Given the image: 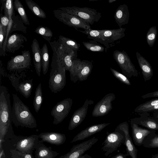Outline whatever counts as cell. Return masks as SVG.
<instances>
[{
    "mask_svg": "<svg viewBox=\"0 0 158 158\" xmlns=\"http://www.w3.org/2000/svg\"><path fill=\"white\" fill-rule=\"evenodd\" d=\"M12 108L10 94L7 88L0 86V143L4 141V138L11 128Z\"/></svg>",
    "mask_w": 158,
    "mask_h": 158,
    "instance_id": "1",
    "label": "cell"
},
{
    "mask_svg": "<svg viewBox=\"0 0 158 158\" xmlns=\"http://www.w3.org/2000/svg\"><path fill=\"white\" fill-rule=\"evenodd\" d=\"M13 103L12 108V122L15 125L30 128L36 127V120L28 107L19 97L12 94Z\"/></svg>",
    "mask_w": 158,
    "mask_h": 158,
    "instance_id": "2",
    "label": "cell"
},
{
    "mask_svg": "<svg viewBox=\"0 0 158 158\" xmlns=\"http://www.w3.org/2000/svg\"><path fill=\"white\" fill-rule=\"evenodd\" d=\"M53 51L49 80V87L52 92L56 93L60 91L66 84V69L62 64L56 50Z\"/></svg>",
    "mask_w": 158,
    "mask_h": 158,
    "instance_id": "3",
    "label": "cell"
},
{
    "mask_svg": "<svg viewBox=\"0 0 158 158\" xmlns=\"http://www.w3.org/2000/svg\"><path fill=\"white\" fill-rule=\"evenodd\" d=\"M93 64L92 62L76 58L73 61L69 71L70 80L73 83L86 80L92 72Z\"/></svg>",
    "mask_w": 158,
    "mask_h": 158,
    "instance_id": "4",
    "label": "cell"
},
{
    "mask_svg": "<svg viewBox=\"0 0 158 158\" xmlns=\"http://www.w3.org/2000/svg\"><path fill=\"white\" fill-rule=\"evenodd\" d=\"M59 9L69 14L76 16L85 21L89 25L98 22L102 16L97 10L88 7L75 6L60 7Z\"/></svg>",
    "mask_w": 158,
    "mask_h": 158,
    "instance_id": "5",
    "label": "cell"
},
{
    "mask_svg": "<svg viewBox=\"0 0 158 158\" xmlns=\"http://www.w3.org/2000/svg\"><path fill=\"white\" fill-rule=\"evenodd\" d=\"M13 73L7 77L16 90L26 98L30 96L33 86V79L22 73Z\"/></svg>",
    "mask_w": 158,
    "mask_h": 158,
    "instance_id": "6",
    "label": "cell"
},
{
    "mask_svg": "<svg viewBox=\"0 0 158 158\" xmlns=\"http://www.w3.org/2000/svg\"><path fill=\"white\" fill-rule=\"evenodd\" d=\"M113 56L114 60L121 68L123 74L129 78L138 76V70L135 69L125 51L116 50L114 52Z\"/></svg>",
    "mask_w": 158,
    "mask_h": 158,
    "instance_id": "7",
    "label": "cell"
},
{
    "mask_svg": "<svg viewBox=\"0 0 158 158\" xmlns=\"http://www.w3.org/2000/svg\"><path fill=\"white\" fill-rule=\"evenodd\" d=\"M49 43L51 48L56 50L66 70L69 71L72 67L73 60L77 56V51L66 48L60 44L58 42L54 41Z\"/></svg>",
    "mask_w": 158,
    "mask_h": 158,
    "instance_id": "8",
    "label": "cell"
},
{
    "mask_svg": "<svg viewBox=\"0 0 158 158\" xmlns=\"http://www.w3.org/2000/svg\"><path fill=\"white\" fill-rule=\"evenodd\" d=\"M31 60L29 51H23L21 55L11 57L7 63L6 69L10 71L20 72L30 68Z\"/></svg>",
    "mask_w": 158,
    "mask_h": 158,
    "instance_id": "9",
    "label": "cell"
},
{
    "mask_svg": "<svg viewBox=\"0 0 158 158\" xmlns=\"http://www.w3.org/2000/svg\"><path fill=\"white\" fill-rule=\"evenodd\" d=\"M53 13L56 18L59 21L70 27H74L76 30L78 28H82L84 30L91 29L90 25L83 20L61 10H54Z\"/></svg>",
    "mask_w": 158,
    "mask_h": 158,
    "instance_id": "10",
    "label": "cell"
},
{
    "mask_svg": "<svg viewBox=\"0 0 158 158\" xmlns=\"http://www.w3.org/2000/svg\"><path fill=\"white\" fill-rule=\"evenodd\" d=\"M73 103V100L70 98H67L59 102L54 106L51 113L54 118V124L61 123L66 117L71 110Z\"/></svg>",
    "mask_w": 158,
    "mask_h": 158,
    "instance_id": "11",
    "label": "cell"
},
{
    "mask_svg": "<svg viewBox=\"0 0 158 158\" xmlns=\"http://www.w3.org/2000/svg\"><path fill=\"white\" fill-rule=\"evenodd\" d=\"M125 137L124 135L116 131L108 134L103 143L102 148L103 151H106L105 155L107 156L117 150L125 141Z\"/></svg>",
    "mask_w": 158,
    "mask_h": 158,
    "instance_id": "12",
    "label": "cell"
},
{
    "mask_svg": "<svg viewBox=\"0 0 158 158\" xmlns=\"http://www.w3.org/2000/svg\"><path fill=\"white\" fill-rule=\"evenodd\" d=\"M116 98L113 93L106 94L94 107L92 116L98 117L104 116L109 113L113 108L112 102Z\"/></svg>",
    "mask_w": 158,
    "mask_h": 158,
    "instance_id": "13",
    "label": "cell"
},
{
    "mask_svg": "<svg viewBox=\"0 0 158 158\" xmlns=\"http://www.w3.org/2000/svg\"><path fill=\"white\" fill-rule=\"evenodd\" d=\"M93 103V101L86 99L82 106L74 112L69 122V130L74 129L81 124L86 117L89 106Z\"/></svg>",
    "mask_w": 158,
    "mask_h": 158,
    "instance_id": "14",
    "label": "cell"
},
{
    "mask_svg": "<svg viewBox=\"0 0 158 158\" xmlns=\"http://www.w3.org/2000/svg\"><path fill=\"white\" fill-rule=\"evenodd\" d=\"M120 130L124 134L125 144L126 147L127 155L131 158H137L138 150L132 142L129 132V125L126 122L121 123L117 127L115 130Z\"/></svg>",
    "mask_w": 158,
    "mask_h": 158,
    "instance_id": "15",
    "label": "cell"
},
{
    "mask_svg": "<svg viewBox=\"0 0 158 158\" xmlns=\"http://www.w3.org/2000/svg\"><path fill=\"white\" fill-rule=\"evenodd\" d=\"M98 140L97 138H92L73 147L70 151L62 158H79L89 149Z\"/></svg>",
    "mask_w": 158,
    "mask_h": 158,
    "instance_id": "16",
    "label": "cell"
},
{
    "mask_svg": "<svg viewBox=\"0 0 158 158\" xmlns=\"http://www.w3.org/2000/svg\"><path fill=\"white\" fill-rule=\"evenodd\" d=\"M130 124L133 141L134 144L137 146H142L145 138L150 134L156 132V131L150 130L139 126L132 119L130 120Z\"/></svg>",
    "mask_w": 158,
    "mask_h": 158,
    "instance_id": "17",
    "label": "cell"
},
{
    "mask_svg": "<svg viewBox=\"0 0 158 158\" xmlns=\"http://www.w3.org/2000/svg\"><path fill=\"white\" fill-rule=\"evenodd\" d=\"M140 116L132 118L138 125L154 131H158V121L148 113H138Z\"/></svg>",
    "mask_w": 158,
    "mask_h": 158,
    "instance_id": "18",
    "label": "cell"
},
{
    "mask_svg": "<svg viewBox=\"0 0 158 158\" xmlns=\"http://www.w3.org/2000/svg\"><path fill=\"white\" fill-rule=\"evenodd\" d=\"M27 41V38L21 34L15 33L7 39L5 51L9 52L14 53L21 48H23V44Z\"/></svg>",
    "mask_w": 158,
    "mask_h": 158,
    "instance_id": "19",
    "label": "cell"
},
{
    "mask_svg": "<svg viewBox=\"0 0 158 158\" xmlns=\"http://www.w3.org/2000/svg\"><path fill=\"white\" fill-rule=\"evenodd\" d=\"M126 29L122 27L115 29L100 30L101 33L106 41L112 46L114 42L121 39L125 36Z\"/></svg>",
    "mask_w": 158,
    "mask_h": 158,
    "instance_id": "20",
    "label": "cell"
},
{
    "mask_svg": "<svg viewBox=\"0 0 158 158\" xmlns=\"http://www.w3.org/2000/svg\"><path fill=\"white\" fill-rule=\"evenodd\" d=\"M110 124V123H103L89 126L77 135L71 142L73 143L83 140L94 134L101 131Z\"/></svg>",
    "mask_w": 158,
    "mask_h": 158,
    "instance_id": "21",
    "label": "cell"
},
{
    "mask_svg": "<svg viewBox=\"0 0 158 158\" xmlns=\"http://www.w3.org/2000/svg\"><path fill=\"white\" fill-rule=\"evenodd\" d=\"M139 65L141 70L144 81L150 80L153 75V70L149 62L139 52L136 53Z\"/></svg>",
    "mask_w": 158,
    "mask_h": 158,
    "instance_id": "22",
    "label": "cell"
},
{
    "mask_svg": "<svg viewBox=\"0 0 158 158\" xmlns=\"http://www.w3.org/2000/svg\"><path fill=\"white\" fill-rule=\"evenodd\" d=\"M129 12L126 4L120 5L115 12L114 17L116 22L120 27L128 23Z\"/></svg>",
    "mask_w": 158,
    "mask_h": 158,
    "instance_id": "23",
    "label": "cell"
},
{
    "mask_svg": "<svg viewBox=\"0 0 158 158\" xmlns=\"http://www.w3.org/2000/svg\"><path fill=\"white\" fill-rule=\"evenodd\" d=\"M31 50L33 56L34 66L36 73L38 76H40L42 69L41 59V49L40 48L39 43L35 38L32 41L31 45Z\"/></svg>",
    "mask_w": 158,
    "mask_h": 158,
    "instance_id": "24",
    "label": "cell"
},
{
    "mask_svg": "<svg viewBox=\"0 0 158 158\" xmlns=\"http://www.w3.org/2000/svg\"><path fill=\"white\" fill-rule=\"evenodd\" d=\"M39 137L43 142L57 145L63 144L66 139L64 135L54 132L42 133L39 135Z\"/></svg>",
    "mask_w": 158,
    "mask_h": 158,
    "instance_id": "25",
    "label": "cell"
},
{
    "mask_svg": "<svg viewBox=\"0 0 158 158\" xmlns=\"http://www.w3.org/2000/svg\"><path fill=\"white\" fill-rule=\"evenodd\" d=\"M36 135H31L19 141L16 145V149L22 152L28 154L35 145L36 141Z\"/></svg>",
    "mask_w": 158,
    "mask_h": 158,
    "instance_id": "26",
    "label": "cell"
},
{
    "mask_svg": "<svg viewBox=\"0 0 158 158\" xmlns=\"http://www.w3.org/2000/svg\"><path fill=\"white\" fill-rule=\"evenodd\" d=\"M87 35V38L104 45L105 46V51L106 52L108 49L112 47L107 43L102 35L100 30H93L90 29L83 31L76 30Z\"/></svg>",
    "mask_w": 158,
    "mask_h": 158,
    "instance_id": "27",
    "label": "cell"
},
{
    "mask_svg": "<svg viewBox=\"0 0 158 158\" xmlns=\"http://www.w3.org/2000/svg\"><path fill=\"white\" fill-rule=\"evenodd\" d=\"M158 111V98L153 99L138 106L134 110L138 113L155 112Z\"/></svg>",
    "mask_w": 158,
    "mask_h": 158,
    "instance_id": "28",
    "label": "cell"
},
{
    "mask_svg": "<svg viewBox=\"0 0 158 158\" xmlns=\"http://www.w3.org/2000/svg\"><path fill=\"white\" fill-rule=\"evenodd\" d=\"M12 23L10 28V33L15 31H21L24 33H26L27 28L18 15H15L14 11L11 16Z\"/></svg>",
    "mask_w": 158,
    "mask_h": 158,
    "instance_id": "29",
    "label": "cell"
},
{
    "mask_svg": "<svg viewBox=\"0 0 158 158\" xmlns=\"http://www.w3.org/2000/svg\"><path fill=\"white\" fill-rule=\"evenodd\" d=\"M42 68L44 75L48 72L49 63L48 49L46 44L45 43L41 49Z\"/></svg>",
    "mask_w": 158,
    "mask_h": 158,
    "instance_id": "30",
    "label": "cell"
},
{
    "mask_svg": "<svg viewBox=\"0 0 158 158\" xmlns=\"http://www.w3.org/2000/svg\"><path fill=\"white\" fill-rule=\"evenodd\" d=\"M58 42L60 44L66 48L77 51L80 47V44L76 40L62 35L59 37Z\"/></svg>",
    "mask_w": 158,
    "mask_h": 158,
    "instance_id": "31",
    "label": "cell"
},
{
    "mask_svg": "<svg viewBox=\"0 0 158 158\" xmlns=\"http://www.w3.org/2000/svg\"><path fill=\"white\" fill-rule=\"evenodd\" d=\"M25 2L29 9L34 15L43 19L46 18L45 12L35 2L32 0H25Z\"/></svg>",
    "mask_w": 158,
    "mask_h": 158,
    "instance_id": "32",
    "label": "cell"
},
{
    "mask_svg": "<svg viewBox=\"0 0 158 158\" xmlns=\"http://www.w3.org/2000/svg\"><path fill=\"white\" fill-rule=\"evenodd\" d=\"M43 100V93L41 84L40 83L35 89L33 105L35 111L36 113L40 110Z\"/></svg>",
    "mask_w": 158,
    "mask_h": 158,
    "instance_id": "33",
    "label": "cell"
},
{
    "mask_svg": "<svg viewBox=\"0 0 158 158\" xmlns=\"http://www.w3.org/2000/svg\"><path fill=\"white\" fill-rule=\"evenodd\" d=\"M148 148H158V134L156 132L148 135L144 139L142 145Z\"/></svg>",
    "mask_w": 158,
    "mask_h": 158,
    "instance_id": "34",
    "label": "cell"
},
{
    "mask_svg": "<svg viewBox=\"0 0 158 158\" xmlns=\"http://www.w3.org/2000/svg\"><path fill=\"white\" fill-rule=\"evenodd\" d=\"M13 3L14 7L19 14L20 17L23 23L25 25H29L30 23L28 16L21 2L19 0H15L14 1Z\"/></svg>",
    "mask_w": 158,
    "mask_h": 158,
    "instance_id": "35",
    "label": "cell"
},
{
    "mask_svg": "<svg viewBox=\"0 0 158 158\" xmlns=\"http://www.w3.org/2000/svg\"><path fill=\"white\" fill-rule=\"evenodd\" d=\"M85 47L88 50L98 52H102L105 50V48L94 40L82 42Z\"/></svg>",
    "mask_w": 158,
    "mask_h": 158,
    "instance_id": "36",
    "label": "cell"
},
{
    "mask_svg": "<svg viewBox=\"0 0 158 158\" xmlns=\"http://www.w3.org/2000/svg\"><path fill=\"white\" fill-rule=\"evenodd\" d=\"M34 32L41 36L45 40L50 43L53 36V33L50 29L42 26L38 27Z\"/></svg>",
    "mask_w": 158,
    "mask_h": 158,
    "instance_id": "37",
    "label": "cell"
},
{
    "mask_svg": "<svg viewBox=\"0 0 158 158\" xmlns=\"http://www.w3.org/2000/svg\"><path fill=\"white\" fill-rule=\"evenodd\" d=\"M50 150L48 148L43 146L39 148L37 152V158H54L56 156V152Z\"/></svg>",
    "mask_w": 158,
    "mask_h": 158,
    "instance_id": "38",
    "label": "cell"
},
{
    "mask_svg": "<svg viewBox=\"0 0 158 158\" xmlns=\"http://www.w3.org/2000/svg\"><path fill=\"white\" fill-rule=\"evenodd\" d=\"M157 30L156 26H153L148 31L146 36L148 45L151 47L153 46L156 41Z\"/></svg>",
    "mask_w": 158,
    "mask_h": 158,
    "instance_id": "39",
    "label": "cell"
},
{
    "mask_svg": "<svg viewBox=\"0 0 158 158\" xmlns=\"http://www.w3.org/2000/svg\"><path fill=\"white\" fill-rule=\"evenodd\" d=\"M110 69L114 77L121 82L127 85H131V82L126 76L112 68H110Z\"/></svg>",
    "mask_w": 158,
    "mask_h": 158,
    "instance_id": "40",
    "label": "cell"
},
{
    "mask_svg": "<svg viewBox=\"0 0 158 158\" xmlns=\"http://www.w3.org/2000/svg\"><path fill=\"white\" fill-rule=\"evenodd\" d=\"M7 28L4 27L0 23V56H5L6 53L3 49V45L6 34Z\"/></svg>",
    "mask_w": 158,
    "mask_h": 158,
    "instance_id": "41",
    "label": "cell"
},
{
    "mask_svg": "<svg viewBox=\"0 0 158 158\" xmlns=\"http://www.w3.org/2000/svg\"><path fill=\"white\" fill-rule=\"evenodd\" d=\"M12 158H32L31 155L19 151L11 150Z\"/></svg>",
    "mask_w": 158,
    "mask_h": 158,
    "instance_id": "42",
    "label": "cell"
},
{
    "mask_svg": "<svg viewBox=\"0 0 158 158\" xmlns=\"http://www.w3.org/2000/svg\"><path fill=\"white\" fill-rule=\"evenodd\" d=\"M9 23V16L3 15L2 13L0 14V23L4 27L7 28Z\"/></svg>",
    "mask_w": 158,
    "mask_h": 158,
    "instance_id": "43",
    "label": "cell"
},
{
    "mask_svg": "<svg viewBox=\"0 0 158 158\" xmlns=\"http://www.w3.org/2000/svg\"><path fill=\"white\" fill-rule=\"evenodd\" d=\"M141 97L143 99L150 98H158V90L147 93L143 95Z\"/></svg>",
    "mask_w": 158,
    "mask_h": 158,
    "instance_id": "44",
    "label": "cell"
},
{
    "mask_svg": "<svg viewBox=\"0 0 158 158\" xmlns=\"http://www.w3.org/2000/svg\"><path fill=\"white\" fill-rule=\"evenodd\" d=\"M0 74L3 77H7V74L5 73L3 69L1 60H0Z\"/></svg>",
    "mask_w": 158,
    "mask_h": 158,
    "instance_id": "45",
    "label": "cell"
},
{
    "mask_svg": "<svg viewBox=\"0 0 158 158\" xmlns=\"http://www.w3.org/2000/svg\"><path fill=\"white\" fill-rule=\"evenodd\" d=\"M153 117L158 121V111L153 112Z\"/></svg>",
    "mask_w": 158,
    "mask_h": 158,
    "instance_id": "46",
    "label": "cell"
},
{
    "mask_svg": "<svg viewBox=\"0 0 158 158\" xmlns=\"http://www.w3.org/2000/svg\"><path fill=\"white\" fill-rule=\"evenodd\" d=\"M114 158H125V156L123 154H119L115 156Z\"/></svg>",
    "mask_w": 158,
    "mask_h": 158,
    "instance_id": "47",
    "label": "cell"
},
{
    "mask_svg": "<svg viewBox=\"0 0 158 158\" xmlns=\"http://www.w3.org/2000/svg\"><path fill=\"white\" fill-rule=\"evenodd\" d=\"M151 158H158V153L154 155H152Z\"/></svg>",
    "mask_w": 158,
    "mask_h": 158,
    "instance_id": "48",
    "label": "cell"
},
{
    "mask_svg": "<svg viewBox=\"0 0 158 158\" xmlns=\"http://www.w3.org/2000/svg\"><path fill=\"white\" fill-rule=\"evenodd\" d=\"M116 1H117V0H109L108 2L110 3H111L114 2H115Z\"/></svg>",
    "mask_w": 158,
    "mask_h": 158,
    "instance_id": "49",
    "label": "cell"
},
{
    "mask_svg": "<svg viewBox=\"0 0 158 158\" xmlns=\"http://www.w3.org/2000/svg\"><path fill=\"white\" fill-rule=\"evenodd\" d=\"M97 1V0H89V1Z\"/></svg>",
    "mask_w": 158,
    "mask_h": 158,
    "instance_id": "50",
    "label": "cell"
},
{
    "mask_svg": "<svg viewBox=\"0 0 158 158\" xmlns=\"http://www.w3.org/2000/svg\"><path fill=\"white\" fill-rule=\"evenodd\" d=\"M5 157H2L1 158H4Z\"/></svg>",
    "mask_w": 158,
    "mask_h": 158,
    "instance_id": "51",
    "label": "cell"
}]
</instances>
